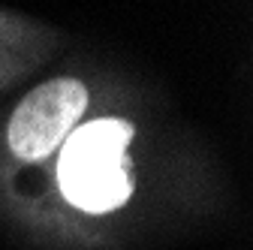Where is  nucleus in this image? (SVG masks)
<instances>
[{
    "mask_svg": "<svg viewBox=\"0 0 253 250\" xmlns=\"http://www.w3.org/2000/svg\"><path fill=\"white\" fill-rule=\"evenodd\" d=\"M130 142L133 127L121 118L87 121L63 139L57 181L67 202L90 214H106L130 199L133 181L126 172Z\"/></svg>",
    "mask_w": 253,
    "mask_h": 250,
    "instance_id": "f257e3e1",
    "label": "nucleus"
},
{
    "mask_svg": "<svg viewBox=\"0 0 253 250\" xmlns=\"http://www.w3.org/2000/svg\"><path fill=\"white\" fill-rule=\"evenodd\" d=\"M87 109V90L76 79H54L30 90L9 121V148L21 160H42L63 145Z\"/></svg>",
    "mask_w": 253,
    "mask_h": 250,
    "instance_id": "f03ea898",
    "label": "nucleus"
}]
</instances>
